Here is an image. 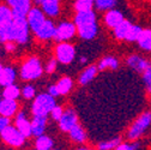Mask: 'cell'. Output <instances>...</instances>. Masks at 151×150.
I'll use <instances>...</instances> for the list:
<instances>
[{"mask_svg":"<svg viewBox=\"0 0 151 150\" xmlns=\"http://www.w3.org/2000/svg\"><path fill=\"white\" fill-rule=\"evenodd\" d=\"M74 24L78 29V34L84 40H92L99 32L96 23V14L92 10L77 12L74 17Z\"/></svg>","mask_w":151,"mask_h":150,"instance_id":"cell-1","label":"cell"},{"mask_svg":"<svg viewBox=\"0 0 151 150\" xmlns=\"http://www.w3.org/2000/svg\"><path fill=\"white\" fill-rule=\"evenodd\" d=\"M9 35V41L25 43L29 37V23L27 18H13V21L5 27Z\"/></svg>","mask_w":151,"mask_h":150,"instance_id":"cell-2","label":"cell"},{"mask_svg":"<svg viewBox=\"0 0 151 150\" xmlns=\"http://www.w3.org/2000/svg\"><path fill=\"white\" fill-rule=\"evenodd\" d=\"M55 106V97L49 95L48 92H43L36 96V99L34 100L31 112L34 117H47Z\"/></svg>","mask_w":151,"mask_h":150,"instance_id":"cell-3","label":"cell"},{"mask_svg":"<svg viewBox=\"0 0 151 150\" xmlns=\"http://www.w3.org/2000/svg\"><path fill=\"white\" fill-rule=\"evenodd\" d=\"M150 126H151V112H144L128 128L127 138L129 141H137L139 137H142L145 133V131Z\"/></svg>","mask_w":151,"mask_h":150,"instance_id":"cell-4","label":"cell"},{"mask_svg":"<svg viewBox=\"0 0 151 150\" xmlns=\"http://www.w3.org/2000/svg\"><path fill=\"white\" fill-rule=\"evenodd\" d=\"M42 74V65L39 58L32 57L28 59L21 70V77L24 81H31L41 77Z\"/></svg>","mask_w":151,"mask_h":150,"instance_id":"cell-5","label":"cell"},{"mask_svg":"<svg viewBox=\"0 0 151 150\" xmlns=\"http://www.w3.org/2000/svg\"><path fill=\"white\" fill-rule=\"evenodd\" d=\"M3 141L5 143H7L11 146H22L27 139V137L18 130L16 126L9 125L6 126L1 132H0Z\"/></svg>","mask_w":151,"mask_h":150,"instance_id":"cell-6","label":"cell"},{"mask_svg":"<svg viewBox=\"0 0 151 150\" xmlns=\"http://www.w3.org/2000/svg\"><path fill=\"white\" fill-rule=\"evenodd\" d=\"M56 59H58L61 64H70L73 61L76 57V50L74 47L67 42H61L56 47Z\"/></svg>","mask_w":151,"mask_h":150,"instance_id":"cell-7","label":"cell"},{"mask_svg":"<svg viewBox=\"0 0 151 150\" xmlns=\"http://www.w3.org/2000/svg\"><path fill=\"white\" fill-rule=\"evenodd\" d=\"M76 30H77V27L73 23L70 22H63L60 23L55 29V34L53 39L56 41H66L70 40L74 36Z\"/></svg>","mask_w":151,"mask_h":150,"instance_id":"cell-8","label":"cell"},{"mask_svg":"<svg viewBox=\"0 0 151 150\" xmlns=\"http://www.w3.org/2000/svg\"><path fill=\"white\" fill-rule=\"evenodd\" d=\"M27 21L29 23V27L30 29L36 32L37 30H39L43 23L46 22V18H45V13L43 11H41L40 9H37V7H34L30 10V12L28 13L27 16Z\"/></svg>","mask_w":151,"mask_h":150,"instance_id":"cell-9","label":"cell"},{"mask_svg":"<svg viewBox=\"0 0 151 150\" xmlns=\"http://www.w3.org/2000/svg\"><path fill=\"white\" fill-rule=\"evenodd\" d=\"M78 124V118L76 112L72 109H67L64 112L61 119L59 120V127L64 132H70V130Z\"/></svg>","mask_w":151,"mask_h":150,"instance_id":"cell-10","label":"cell"},{"mask_svg":"<svg viewBox=\"0 0 151 150\" xmlns=\"http://www.w3.org/2000/svg\"><path fill=\"white\" fill-rule=\"evenodd\" d=\"M31 10V0H18L12 6L13 18H27Z\"/></svg>","mask_w":151,"mask_h":150,"instance_id":"cell-11","label":"cell"},{"mask_svg":"<svg viewBox=\"0 0 151 150\" xmlns=\"http://www.w3.org/2000/svg\"><path fill=\"white\" fill-rule=\"evenodd\" d=\"M14 125H16V127L27 138L30 137V136H32V132H31V121H29L27 119V115H25L24 112L18 113V115L16 118Z\"/></svg>","mask_w":151,"mask_h":150,"instance_id":"cell-12","label":"cell"},{"mask_svg":"<svg viewBox=\"0 0 151 150\" xmlns=\"http://www.w3.org/2000/svg\"><path fill=\"white\" fill-rule=\"evenodd\" d=\"M17 109H18V105L16 100H9V99L0 100V115L11 118L16 114Z\"/></svg>","mask_w":151,"mask_h":150,"instance_id":"cell-13","label":"cell"},{"mask_svg":"<svg viewBox=\"0 0 151 150\" xmlns=\"http://www.w3.org/2000/svg\"><path fill=\"white\" fill-rule=\"evenodd\" d=\"M127 65H128L132 70H134V71H137V72H142V73H143L151 64H150L147 60L143 59L140 55L133 54V55H131V57L127 59Z\"/></svg>","mask_w":151,"mask_h":150,"instance_id":"cell-14","label":"cell"},{"mask_svg":"<svg viewBox=\"0 0 151 150\" xmlns=\"http://www.w3.org/2000/svg\"><path fill=\"white\" fill-rule=\"evenodd\" d=\"M122 21H125L124 14L118 10H109L104 14V23L107 24V27H109L111 29L116 28Z\"/></svg>","mask_w":151,"mask_h":150,"instance_id":"cell-15","label":"cell"},{"mask_svg":"<svg viewBox=\"0 0 151 150\" xmlns=\"http://www.w3.org/2000/svg\"><path fill=\"white\" fill-rule=\"evenodd\" d=\"M55 29H56V27L53 24V22L49 21V19H46L43 25L39 30H37L35 34L41 40H49V39H53V37H54Z\"/></svg>","mask_w":151,"mask_h":150,"instance_id":"cell-16","label":"cell"},{"mask_svg":"<svg viewBox=\"0 0 151 150\" xmlns=\"http://www.w3.org/2000/svg\"><path fill=\"white\" fill-rule=\"evenodd\" d=\"M47 124V117H34L31 120V132L32 136L39 137L42 136Z\"/></svg>","mask_w":151,"mask_h":150,"instance_id":"cell-17","label":"cell"},{"mask_svg":"<svg viewBox=\"0 0 151 150\" xmlns=\"http://www.w3.org/2000/svg\"><path fill=\"white\" fill-rule=\"evenodd\" d=\"M42 10L49 17H56L60 12V0H43Z\"/></svg>","mask_w":151,"mask_h":150,"instance_id":"cell-18","label":"cell"},{"mask_svg":"<svg viewBox=\"0 0 151 150\" xmlns=\"http://www.w3.org/2000/svg\"><path fill=\"white\" fill-rule=\"evenodd\" d=\"M16 79V71L12 67H4L1 74H0V85L9 87L14 83Z\"/></svg>","mask_w":151,"mask_h":150,"instance_id":"cell-19","label":"cell"},{"mask_svg":"<svg viewBox=\"0 0 151 150\" xmlns=\"http://www.w3.org/2000/svg\"><path fill=\"white\" fill-rule=\"evenodd\" d=\"M97 71H99V67L96 65H91L89 67H86L82 74H81V77H79V83L82 85H85L88 83H90L93 78L96 77V74H97Z\"/></svg>","mask_w":151,"mask_h":150,"instance_id":"cell-20","label":"cell"},{"mask_svg":"<svg viewBox=\"0 0 151 150\" xmlns=\"http://www.w3.org/2000/svg\"><path fill=\"white\" fill-rule=\"evenodd\" d=\"M13 21L12 10L5 5H0V27H7Z\"/></svg>","mask_w":151,"mask_h":150,"instance_id":"cell-21","label":"cell"},{"mask_svg":"<svg viewBox=\"0 0 151 150\" xmlns=\"http://www.w3.org/2000/svg\"><path fill=\"white\" fill-rule=\"evenodd\" d=\"M53 139L46 135H42V136H39L36 137V141H35V146L37 150H52L53 149Z\"/></svg>","mask_w":151,"mask_h":150,"instance_id":"cell-22","label":"cell"},{"mask_svg":"<svg viewBox=\"0 0 151 150\" xmlns=\"http://www.w3.org/2000/svg\"><path fill=\"white\" fill-rule=\"evenodd\" d=\"M137 42L142 49L151 50V29H143Z\"/></svg>","mask_w":151,"mask_h":150,"instance_id":"cell-23","label":"cell"},{"mask_svg":"<svg viewBox=\"0 0 151 150\" xmlns=\"http://www.w3.org/2000/svg\"><path fill=\"white\" fill-rule=\"evenodd\" d=\"M70 137L74 141V142H77V143H83V142H85V139H86V135H85V131H84V128L79 125V124H77L76 126H73L71 130H70Z\"/></svg>","mask_w":151,"mask_h":150,"instance_id":"cell-24","label":"cell"},{"mask_svg":"<svg viewBox=\"0 0 151 150\" xmlns=\"http://www.w3.org/2000/svg\"><path fill=\"white\" fill-rule=\"evenodd\" d=\"M131 25H132V23L128 22L127 19L122 21L116 28L113 29V30H114V36L116 37L118 40H125L126 35H127V32H128V30L131 28Z\"/></svg>","mask_w":151,"mask_h":150,"instance_id":"cell-25","label":"cell"},{"mask_svg":"<svg viewBox=\"0 0 151 150\" xmlns=\"http://www.w3.org/2000/svg\"><path fill=\"white\" fill-rule=\"evenodd\" d=\"M99 70H106V69H111V70H116L119 67V61L114 57H106L103 58L100 64L97 65Z\"/></svg>","mask_w":151,"mask_h":150,"instance_id":"cell-26","label":"cell"},{"mask_svg":"<svg viewBox=\"0 0 151 150\" xmlns=\"http://www.w3.org/2000/svg\"><path fill=\"white\" fill-rule=\"evenodd\" d=\"M3 96H4V99L17 100L18 97L21 96V90H19V88H18L17 85H14V84L5 87L4 91H3Z\"/></svg>","mask_w":151,"mask_h":150,"instance_id":"cell-27","label":"cell"},{"mask_svg":"<svg viewBox=\"0 0 151 150\" xmlns=\"http://www.w3.org/2000/svg\"><path fill=\"white\" fill-rule=\"evenodd\" d=\"M142 31H143V28L142 27L132 24L131 28H129V30H128V32H127V35H126V39L125 40L128 41V42H136V41H138Z\"/></svg>","mask_w":151,"mask_h":150,"instance_id":"cell-28","label":"cell"},{"mask_svg":"<svg viewBox=\"0 0 151 150\" xmlns=\"http://www.w3.org/2000/svg\"><path fill=\"white\" fill-rule=\"evenodd\" d=\"M72 85H73V82L70 77H64L61 78L58 84H56V87H58V90L60 92V95H66V94L72 89Z\"/></svg>","mask_w":151,"mask_h":150,"instance_id":"cell-29","label":"cell"},{"mask_svg":"<svg viewBox=\"0 0 151 150\" xmlns=\"http://www.w3.org/2000/svg\"><path fill=\"white\" fill-rule=\"evenodd\" d=\"M121 143V138H113L110 141H106V142H101L97 145L99 150H114L119 144Z\"/></svg>","mask_w":151,"mask_h":150,"instance_id":"cell-30","label":"cell"},{"mask_svg":"<svg viewBox=\"0 0 151 150\" xmlns=\"http://www.w3.org/2000/svg\"><path fill=\"white\" fill-rule=\"evenodd\" d=\"M116 0H96L95 1V6L97 7V10L101 11H107V10H113L116 5Z\"/></svg>","mask_w":151,"mask_h":150,"instance_id":"cell-31","label":"cell"},{"mask_svg":"<svg viewBox=\"0 0 151 150\" xmlns=\"http://www.w3.org/2000/svg\"><path fill=\"white\" fill-rule=\"evenodd\" d=\"M93 6L92 0H77L74 4V7L77 12H83V11H91Z\"/></svg>","mask_w":151,"mask_h":150,"instance_id":"cell-32","label":"cell"},{"mask_svg":"<svg viewBox=\"0 0 151 150\" xmlns=\"http://www.w3.org/2000/svg\"><path fill=\"white\" fill-rule=\"evenodd\" d=\"M140 148V143L137 142V141H133V142H126V143H120L114 150H139Z\"/></svg>","mask_w":151,"mask_h":150,"instance_id":"cell-33","label":"cell"},{"mask_svg":"<svg viewBox=\"0 0 151 150\" xmlns=\"http://www.w3.org/2000/svg\"><path fill=\"white\" fill-rule=\"evenodd\" d=\"M143 82L145 85V89L151 92V65L143 72Z\"/></svg>","mask_w":151,"mask_h":150,"instance_id":"cell-34","label":"cell"},{"mask_svg":"<svg viewBox=\"0 0 151 150\" xmlns=\"http://www.w3.org/2000/svg\"><path fill=\"white\" fill-rule=\"evenodd\" d=\"M35 88L32 85H25L22 90V95L23 97H25L27 100H31L34 96H35Z\"/></svg>","mask_w":151,"mask_h":150,"instance_id":"cell-35","label":"cell"},{"mask_svg":"<svg viewBox=\"0 0 151 150\" xmlns=\"http://www.w3.org/2000/svg\"><path fill=\"white\" fill-rule=\"evenodd\" d=\"M63 114H64V109H63L60 106H55V107L53 108V110L50 112V115H52V118H53L55 121H59V120L61 119Z\"/></svg>","mask_w":151,"mask_h":150,"instance_id":"cell-36","label":"cell"},{"mask_svg":"<svg viewBox=\"0 0 151 150\" xmlns=\"http://www.w3.org/2000/svg\"><path fill=\"white\" fill-rule=\"evenodd\" d=\"M9 41V35L5 27H0V43H6Z\"/></svg>","mask_w":151,"mask_h":150,"instance_id":"cell-37","label":"cell"},{"mask_svg":"<svg viewBox=\"0 0 151 150\" xmlns=\"http://www.w3.org/2000/svg\"><path fill=\"white\" fill-rule=\"evenodd\" d=\"M55 69H56V60H55V59L49 60V63H48L47 66H46V71H47L48 73H52V72L55 71Z\"/></svg>","mask_w":151,"mask_h":150,"instance_id":"cell-38","label":"cell"},{"mask_svg":"<svg viewBox=\"0 0 151 150\" xmlns=\"http://www.w3.org/2000/svg\"><path fill=\"white\" fill-rule=\"evenodd\" d=\"M10 125V118H6V117H0V132L6 127Z\"/></svg>","mask_w":151,"mask_h":150,"instance_id":"cell-39","label":"cell"},{"mask_svg":"<svg viewBox=\"0 0 151 150\" xmlns=\"http://www.w3.org/2000/svg\"><path fill=\"white\" fill-rule=\"evenodd\" d=\"M48 94H49V95H52L53 97H56V96L60 95V92H59L58 87H56V85H50L48 88Z\"/></svg>","mask_w":151,"mask_h":150,"instance_id":"cell-40","label":"cell"},{"mask_svg":"<svg viewBox=\"0 0 151 150\" xmlns=\"http://www.w3.org/2000/svg\"><path fill=\"white\" fill-rule=\"evenodd\" d=\"M5 48H6L7 52H12V50H14L16 46H14V43H13L12 41H7V42L5 43Z\"/></svg>","mask_w":151,"mask_h":150,"instance_id":"cell-41","label":"cell"},{"mask_svg":"<svg viewBox=\"0 0 151 150\" xmlns=\"http://www.w3.org/2000/svg\"><path fill=\"white\" fill-rule=\"evenodd\" d=\"M6 1H7V4H9V5L12 7V6H13V5H14V4L18 1V0H6Z\"/></svg>","mask_w":151,"mask_h":150,"instance_id":"cell-42","label":"cell"},{"mask_svg":"<svg viewBox=\"0 0 151 150\" xmlns=\"http://www.w3.org/2000/svg\"><path fill=\"white\" fill-rule=\"evenodd\" d=\"M81 63H82V64L86 63V58H85V57H81Z\"/></svg>","mask_w":151,"mask_h":150,"instance_id":"cell-43","label":"cell"},{"mask_svg":"<svg viewBox=\"0 0 151 150\" xmlns=\"http://www.w3.org/2000/svg\"><path fill=\"white\" fill-rule=\"evenodd\" d=\"M34 1H35V4H37V5H39V4H42V1H43V0H34Z\"/></svg>","mask_w":151,"mask_h":150,"instance_id":"cell-44","label":"cell"},{"mask_svg":"<svg viewBox=\"0 0 151 150\" xmlns=\"http://www.w3.org/2000/svg\"><path fill=\"white\" fill-rule=\"evenodd\" d=\"M77 150H91V149H88V148H79V149H77Z\"/></svg>","mask_w":151,"mask_h":150,"instance_id":"cell-45","label":"cell"},{"mask_svg":"<svg viewBox=\"0 0 151 150\" xmlns=\"http://www.w3.org/2000/svg\"><path fill=\"white\" fill-rule=\"evenodd\" d=\"M3 70H4V67L1 66V64H0V74H1V72H3Z\"/></svg>","mask_w":151,"mask_h":150,"instance_id":"cell-46","label":"cell"},{"mask_svg":"<svg viewBox=\"0 0 151 150\" xmlns=\"http://www.w3.org/2000/svg\"><path fill=\"white\" fill-rule=\"evenodd\" d=\"M92 1H93V3H95V1H96V0H92Z\"/></svg>","mask_w":151,"mask_h":150,"instance_id":"cell-47","label":"cell"},{"mask_svg":"<svg viewBox=\"0 0 151 150\" xmlns=\"http://www.w3.org/2000/svg\"><path fill=\"white\" fill-rule=\"evenodd\" d=\"M52 150H58V149H52Z\"/></svg>","mask_w":151,"mask_h":150,"instance_id":"cell-48","label":"cell"},{"mask_svg":"<svg viewBox=\"0 0 151 150\" xmlns=\"http://www.w3.org/2000/svg\"><path fill=\"white\" fill-rule=\"evenodd\" d=\"M36 150H37V149H36Z\"/></svg>","mask_w":151,"mask_h":150,"instance_id":"cell-49","label":"cell"}]
</instances>
